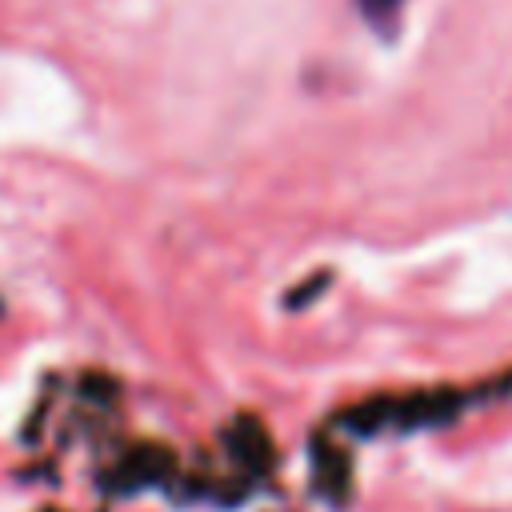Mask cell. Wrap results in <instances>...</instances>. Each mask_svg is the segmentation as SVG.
I'll return each mask as SVG.
<instances>
[{"label":"cell","instance_id":"1","mask_svg":"<svg viewBox=\"0 0 512 512\" xmlns=\"http://www.w3.org/2000/svg\"><path fill=\"white\" fill-rule=\"evenodd\" d=\"M356 8H360V16H364L380 36H392V28H396V20H400L404 0H356Z\"/></svg>","mask_w":512,"mask_h":512}]
</instances>
